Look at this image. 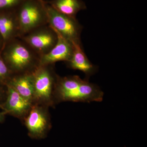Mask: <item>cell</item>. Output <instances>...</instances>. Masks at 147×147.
Returning <instances> with one entry per match:
<instances>
[{
    "label": "cell",
    "mask_w": 147,
    "mask_h": 147,
    "mask_svg": "<svg viewBox=\"0 0 147 147\" xmlns=\"http://www.w3.org/2000/svg\"><path fill=\"white\" fill-rule=\"evenodd\" d=\"M55 88L59 101L101 102L104 96L97 85L78 76L57 77Z\"/></svg>",
    "instance_id": "cell-1"
},
{
    "label": "cell",
    "mask_w": 147,
    "mask_h": 147,
    "mask_svg": "<svg viewBox=\"0 0 147 147\" xmlns=\"http://www.w3.org/2000/svg\"><path fill=\"white\" fill-rule=\"evenodd\" d=\"M1 53L13 75L32 72L39 66V56L19 38L4 45Z\"/></svg>",
    "instance_id": "cell-2"
},
{
    "label": "cell",
    "mask_w": 147,
    "mask_h": 147,
    "mask_svg": "<svg viewBox=\"0 0 147 147\" xmlns=\"http://www.w3.org/2000/svg\"><path fill=\"white\" fill-rule=\"evenodd\" d=\"M19 38L34 29L48 24L45 0H27L16 9Z\"/></svg>",
    "instance_id": "cell-3"
},
{
    "label": "cell",
    "mask_w": 147,
    "mask_h": 147,
    "mask_svg": "<svg viewBox=\"0 0 147 147\" xmlns=\"http://www.w3.org/2000/svg\"><path fill=\"white\" fill-rule=\"evenodd\" d=\"M48 24L73 45L81 44L82 27L76 18L67 16L55 10L46 1Z\"/></svg>",
    "instance_id": "cell-4"
},
{
    "label": "cell",
    "mask_w": 147,
    "mask_h": 147,
    "mask_svg": "<svg viewBox=\"0 0 147 147\" xmlns=\"http://www.w3.org/2000/svg\"><path fill=\"white\" fill-rule=\"evenodd\" d=\"M40 57L52 50L57 41V33L48 24L34 29L21 38Z\"/></svg>",
    "instance_id": "cell-5"
},
{
    "label": "cell",
    "mask_w": 147,
    "mask_h": 147,
    "mask_svg": "<svg viewBox=\"0 0 147 147\" xmlns=\"http://www.w3.org/2000/svg\"><path fill=\"white\" fill-rule=\"evenodd\" d=\"M39 65L32 72L34 81V99L40 102L50 103L57 77L49 66Z\"/></svg>",
    "instance_id": "cell-6"
},
{
    "label": "cell",
    "mask_w": 147,
    "mask_h": 147,
    "mask_svg": "<svg viewBox=\"0 0 147 147\" xmlns=\"http://www.w3.org/2000/svg\"><path fill=\"white\" fill-rule=\"evenodd\" d=\"M25 124L29 135L32 139H43L50 128V119L46 110L39 105L32 106Z\"/></svg>",
    "instance_id": "cell-7"
},
{
    "label": "cell",
    "mask_w": 147,
    "mask_h": 147,
    "mask_svg": "<svg viewBox=\"0 0 147 147\" xmlns=\"http://www.w3.org/2000/svg\"><path fill=\"white\" fill-rule=\"evenodd\" d=\"M55 32L58 37L57 43L49 53L40 57L39 65H50L61 61L67 62L71 59L73 53V44Z\"/></svg>",
    "instance_id": "cell-8"
},
{
    "label": "cell",
    "mask_w": 147,
    "mask_h": 147,
    "mask_svg": "<svg viewBox=\"0 0 147 147\" xmlns=\"http://www.w3.org/2000/svg\"><path fill=\"white\" fill-rule=\"evenodd\" d=\"M0 34L4 45L14 38H19L16 9L0 10Z\"/></svg>",
    "instance_id": "cell-9"
},
{
    "label": "cell",
    "mask_w": 147,
    "mask_h": 147,
    "mask_svg": "<svg viewBox=\"0 0 147 147\" xmlns=\"http://www.w3.org/2000/svg\"><path fill=\"white\" fill-rule=\"evenodd\" d=\"M7 96L3 109L5 112L17 117H21L30 111L32 102L22 97L12 87L6 85Z\"/></svg>",
    "instance_id": "cell-10"
},
{
    "label": "cell",
    "mask_w": 147,
    "mask_h": 147,
    "mask_svg": "<svg viewBox=\"0 0 147 147\" xmlns=\"http://www.w3.org/2000/svg\"><path fill=\"white\" fill-rule=\"evenodd\" d=\"M73 45V54L70 59L67 62L68 66L72 69L82 71L86 75L85 79L89 80L91 76L96 73L97 67L90 61L84 53L81 44Z\"/></svg>",
    "instance_id": "cell-11"
},
{
    "label": "cell",
    "mask_w": 147,
    "mask_h": 147,
    "mask_svg": "<svg viewBox=\"0 0 147 147\" xmlns=\"http://www.w3.org/2000/svg\"><path fill=\"white\" fill-rule=\"evenodd\" d=\"M14 89L27 100H34V81L32 72L13 75L6 85Z\"/></svg>",
    "instance_id": "cell-12"
},
{
    "label": "cell",
    "mask_w": 147,
    "mask_h": 147,
    "mask_svg": "<svg viewBox=\"0 0 147 147\" xmlns=\"http://www.w3.org/2000/svg\"><path fill=\"white\" fill-rule=\"evenodd\" d=\"M46 1L60 13L74 18H76L80 11L87 8L86 4L82 0H50Z\"/></svg>",
    "instance_id": "cell-13"
},
{
    "label": "cell",
    "mask_w": 147,
    "mask_h": 147,
    "mask_svg": "<svg viewBox=\"0 0 147 147\" xmlns=\"http://www.w3.org/2000/svg\"><path fill=\"white\" fill-rule=\"evenodd\" d=\"M1 53L0 52V85H6L13 74L3 60Z\"/></svg>",
    "instance_id": "cell-14"
},
{
    "label": "cell",
    "mask_w": 147,
    "mask_h": 147,
    "mask_svg": "<svg viewBox=\"0 0 147 147\" xmlns=\"http://www.w3.org/2000/svg\"><path fill=\"white\" fill-rule=\"evenodd\" d=\"M27 0H0V10L14 9Z\"/></svg>",
    "instance_id": "cell-15"
},
{
    "label": "cell",
    "mask_w": 147,
    "mask_h": 147,
    "mask_svg": "<svg viewBox=\"0 0 147 147\" xmlns=\"http://www.w3.org/2000/svg\"><path fill=\"white\" fill-rule=\"evenodd\" d=\"M4 46L3 40L1 34H0V52L2 50L3 47Z\"/></svg>",
    "instance_id": "cell-16"
},
{
    "label": "cell",
    "mask_w": 147,
    "mask_h": 147,
    "mask_svg": "<svg viewBox=\"0 0 147 147\" xmlns=\"http://www.w3.org/2000/svg\"><path fill=\"white\" fill-rule=\"evenodd\" d=\"M5 113L0 112V123L2 122L4 119Z\"/></svg>",
    "instance_id": "cell-17"
}]
</instances>
